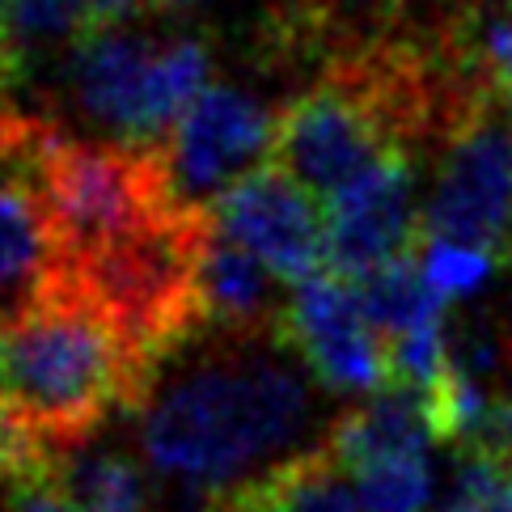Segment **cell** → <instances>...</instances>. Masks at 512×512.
<instances>
[{"mask_svg": "<svg viewBox=\"0 0 512 512\" xmlns=\"http://www.w3.org/2000/svg\"><path fill=\"white\" fill-rule=\"evenodd\" d=\"M276 140V115L237 85H208L161 144L170 204L178 212H212L237 178L263 166Z\"/></svg>", "mask_w": 512, "mask_h": 512, "instance_id": "5", "label": "cell"}, {"mask_svg": "<svg viewBox=\"0 0 512 512\" xmlns=\"http://www.w3.org/2000/svg\"><path fill=\"white\" fill-rule=\"evenodd\" d=\"M356 288H360L364 314H369V322L386 343H398L415 331H424V326L445 322V297L432 288L419 250L377 267L373 276L356 280Z\"/></svg>", "mask_w": 512, "mask_h": 512, "instance_id": "17", "label": "cell"}, {"mask_svg": "<svg viewBox=\"0 0 512 512\" xmlns=\"http://www.w3.org/2000/svg\"><path fill=\"white\" fill-rule=\"evenodd\" d=\"M161 39L127 26H98L64 68V94L85 123L140 149V119Z\"/></svg>", "mask_w": 512, "mask_h": 512, "instance_id": "10", "label": "cell"}, {"mask_svg": "<svg viewBox=\"0 0 512 512\" xmlns=\"http://www.w3.org/2000/svg\"><path fill=\"white\" fill-rule=\"evenodd\" d=\"M453 39L462 47L466 64L496 89V98L512 102V0L462 17L453 26Z\"/></svg>", "mask_w": 512, "mask_h": 512, "instance_id": "18", "label": "cell"}, {"mask_svg": "<svg viewBox=\"0 0 512 512\" xmlns=\"http://www.w3.org/2000/svg\"><path fill=\"white\" fill-rule=\"evenodd\" d=\"M288 297L280 276L259 254L233 242L229 233L208 229L199 250V314L216 335H280Z\"/></svg>", "mask_w": 512, "mask_h": 512, "instance_id": "11", "label": "cell"}, {"mask_svg": "<svg viewBox=\"0 0 512 512\" xmlns=\"http://www.w3.org/2000/svg\"><path fill=\"white\" fill-rule=\"evenodd\" d=\"M56 237H51L43 199L34 182H0V314H13L56 271Z\"/></svg>", "mask_w": 512, "mask_h": 512, "instance_id": "15", "label": "cell"}, {"mask_svg": "<svg viewBox=\"0 0 512 512\" xmlns=\"http://www.w3.org/2000/svg\"><path fill=\"white\" fill-rule=\"evenodd\" d=\"M428 441H436V436L428 424L424 398L415 390L390 386L369 402H360V407H347L322 432L318 445L347 474H360L381 462H398V457H428Z\"/></svg>", "mask_w": 512, "mask_h": 512, "instance_id": "12", "label": "cell"}, {"mask_svg": "<svg viewBox=\"0 0 512 512\" xmlns=\"http://www.w3.org/2000/svg\"><path fill=\"white\" fill-rule=\"evenodd\" d=\"M98 30L89 0H5V98L17 85H30L56 72L64 81L68 60Z\"/></svg>", "mask_w": 512, "mask_h": 512, "instance_id": "13", "label": "cell"}, {"mask_svg": "<svg viewBox=\"0 0 512 512\" xmlns=\"http://www.w3.org/2000/svg\"><path fill=\"white\" fill-rule=\"evenodd\" d=\"M280 339L292 347L318 386L331 394H381L390 390L386 339L364 314L356 280L339 271H318L292 284Z\"/></svg>", "mask_w": 512, "mask_h": 512, "instance_id": "7", "label": "cell"}, {"mask_svg": "<svg viewBox=\"0 0 512 512\" xmlns=\"http://www.w3.org/2000/svg\"><path fill=\"white\" fill-rule=\"evenodd\" d=\"M390 153L407 149L398 144L377 94L364 85L352 60L339 56L276 115V140L267 161H276L309 195L331 199Z\"/></svg>", "mask_w": 512, "mask_h": 512, "instance_id": "4", "label": "cell"}, {"mask_svg": "<svg viewBox=\"0 0 512 512\" xmlns=\"http://www.w3.org/2000/svg\"><path fill=\"white\" fill-rule=\"evenodd\" d=\"M98 26H127L140 13H157V0H89Z\"/></svg>", "mask_w": 512, "mask_h": 512, "instance_id": "23", "label": "cell"}, {"mask_svg": "<svg viewBox=\"0 0 512 512\" xmlns=\"http://www.w3.org/2000/svg\"><path fill=\"white\" fill-rule=\"evenodd\" d=\"M149 386L119 322L60 267L5 318L0 402L47 457L98 436L115 411H136Z\"/></svg>", "mask_w": 512, "mask_h": 512, "instance_id": "2", "label": "cell"}, {"mask_svg": "<svg viewBox=\"0 0 512 512\" xmlns=\"http://www.w3.org/2000/svg\"><path fill=\"white\" fill-rule=\"evenodd\" d=\"M0 377H5V314H0Z\"/></svg>", "mask_w": 512, "mask_h": 512, "instance_id": "26", "label": "cell"}, {"mask_svg": "<svg viewBox=\"0 0 512 512\" xmlns=\"http://www.w3.org/2000/svg\"><path fill=\"white\" fill-rule=\"evenodd\" d=\"M424 242H462L512 259V136L496 123V106L445 140L424 204Z\"/></svg>", "mask_w": 512, "mask_h": 512, "instance_id": "6", "label": "cell"}, {"mask_svg": "<svg viewBox=\"0 0 512 512\" xmlns=\"http://www.w3.org/2000/svg\"><path fill=\"white\" fill-rule=\"evenodd\" d=\"M30 182L56 237V263L89 259L178 212L170 204L157 149H127L102 136H68L64 127L51 136Z\"/></svg>", "mask_w": 512, "mask_h": 512, "instance_id": "3", "label": "cell"}, {"mask_svg": "<svg viewBox=\"0 0 512 512\" xmlns=\"http://www.w3.org/2000/svg\"><path fill=\"white\" fill-rule=\"evenodd\" d=\"M5 491H9V500H5L9 512H77V504L47 479V470L30 474V479H17Z\"/></svg>", "mask_w": 512, "mask_h": 512, "instance_id": "22", "label": "cell"}, {"mask_svg": "<svg viewBox=\"0 0 512 512\" xmlns=\"http://www.w3.org/2000/svg\"><path fill=\"white\" fill-rule=\"evenodd\" d=\"M352 479L373 512H424L432 496L428 457H398V462L360 470Z\"/></svg>", "mask_w": 512, "mask_h": 512, "instance_id": "19", "label": "cell"}, {"mask_svg": "<svg viewBox=\"0 0 512 512\" xmlns=\"http://www.w3.org/2000/svg\"><path fill=\"white\" fill-rule=\"evenodd\" d=\"M0 512H9V508H0Z\"/></svg>", "mask_w": 512, "mask_h": 512, "instance_id": "28", "label": "cell"}, {"mask_svg": "<svg viewBox=\"0 0 512 512\" xmlns=\"http://www.w3.org/2000/svg\"><path fill=\"white\" fill-rule=\"evenodd\" d=\"M212 221L276 271L284 284H301L326 271V216L318 195L292 182L276 161L237 178L216 199Z\"/></svg>", "mask_w": 512, "mask_h": 512, "instance_id": "9", "label": "cell"}, {"mask_svg": "<svg viewBox=\"0 0 512 512\" xmlns=\"http://www.w3.org/2000/svg\"><path fill=\"white\" fill-rule=\"evenodd\" d=\"M199 5H208V0H157V13H191Z\"/></svg>", "mask_w": 512, "mask_h": 512, "instance_id": "25", "label": "cell"}, {"mask_svg": "<svg viewBox=\"0 0 512 512\" xmlns=\"http://www.w3.org/2000/svg\"><path fill=\"white\" fill-rule=\"evenodd\" d=\"M288 352L280 335L216 331L174 352L132 411L144 462L199 491H229L267 474L318 407Z\"/></svg>", "mask_w": 512, "mask_h": 512, "instance_id": "1", "label": "cell"}, {"mask_svg": "<svg viewBox=\"0 0 512 512\" xmlns=\"http://www.w3.org/2000/svg\"><path fill=\"white\" fill-rule=\"evenodd\" d=\"M56 132H60L56 119L26 111L13 98H0V182H13V178L30 182L34 166H39V157Z\"/></svg>", "mask_w": 512, "mask_h": 512, "instance_id": "20", "label": "cell"}, {"mask_svg": "<svg viewBox=\"0 0 512 512\" xmlns=\"http://www.w3.org/2000/svg\"><path fill=\"white\" fill-rule=\"evenodd\" d=\"M419 259H424L428 280L445 301L474 297L491 280V271H496V254L479 246H462V242H424Z\"/></svg>", "mask_w": 512, "mask_h": 512, "instance_id": "21", "label": "cell"}, {"mask_svg": "<svg viewBox=\"0 0 512 512\" xmlns=\"http://www.w3.org/2000/svg\"><path fill=\"white\" fill-rule=\"evenodd\" d=\"M208 512H259V504H254L250 483H237L229 491H216L208 500Z\"/></svg>", "mask_w": 512, "mask_h": 512, "instance_id": "24", "label": "cell"}, {"mask_svg": "<svg viewBox=\"0 0 512 512\" xmlns=\"http://www.w3.org/2000/svg\"><path fill=\"white\" fill-rule=\"evenodd\" d=\"M259 512H373L356 479L322 445L301 449L250 479Z\"/></svg>", "mask_w": 512, "mask_h": 512, "instance_id": "16", "label": "cell"}, {"mask_svg": "<svg viewBox=\"0 0 512 512\" xmlns=\"http://www.w3.org/2000/svg\"><path fill=\"white\" fill-rule=\"evenodd\" d=\"M47 479L77 504V512H153L157 504V487L140 457L123 445H102L98 436L51 453Z\"/></svg>", "mask_w": 512, "mask_h": 512, "instance_id": "14", "label": "cell"}, {"mask_svg": "<svg viewBox=\"0 0 512 512\" xmlns=\"http://www.w3.org/2000/svg\"><path fill=\"white\" fill-rule=\"evenodd\" d=\"M508 127H512V102H508Z\"/></svg>", "mask_w": 512, "mask_h": 512, "instance_id": "27", "label": "cell"}, {"mask_svg": "<svg viewBox=\"0 0 512 512\" xmlns=\"http://www.w3.org/2000/svg\"><path fill=\"white\" fill-rule=\"evenodd\" d=\"M326 267L364 280L424 246V212H415L411 153L381 157L373 170L326 199Z\"/></svg>", "mask_w": 512, "mask_h": 512, "instance_id": "8", "label": "cell"}]
</instances>
